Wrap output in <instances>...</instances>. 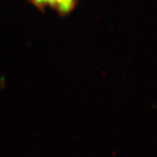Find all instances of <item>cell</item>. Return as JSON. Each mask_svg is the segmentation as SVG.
Here are the masks:
<instances>
[{"label":"cell","mask_w":157,"mask_h":157,"mask_svg":"<svg viewBox=\"0 0 157 157\" xmlns=\"http://www.w3.org/2000/svg\"><path fill=\"white\" fill-rule=\"evenodd\" d=\"M38 6L50 5L62 13H67L73 9L74 0H33Z\"/></svg>","instance_id":"cell-1"}]
</instances>
